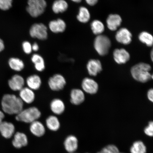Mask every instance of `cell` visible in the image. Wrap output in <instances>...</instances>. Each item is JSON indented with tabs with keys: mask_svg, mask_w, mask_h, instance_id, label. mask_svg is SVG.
Instances as JSON below:
<instances>
[{
	"mask_svg": "<svg viewBox=\"0 0 153 153\" xmlns=\"http://www.w3.org/2000/svg\"><path fill=\"white\" fill-rule=\"evenodd\" d=\"M91 30L93 33L97 36L101 35L105 30V26L103 22L98 20H95L91 22Z\"/></svg>",
	"mask_w": 153,
	"mask_h": 153,
	"instance_id": "28",
	"label": "cell"
},
{
	"mask_svg": "<svg viewBox=\"0 0 153 153\" xmlns=\"http://www.w3.org/2000/svg\"><path fill=\"white\" fill-rule=\"evenodd\" d=\"M111 45L109 38L107 36L102 35L97 36L94 42V46L96 51L101 56L108 54Z\"/></svg>",
	"mask_w": 153,
	"mask_h": 153,
	"instance_id": "5",
	"label": "cell"
},
{
	"mask_svg": "<svg viewBox=\"0 0 153 153\" xmlns=\"http://www.w3.org/2000/svg\"><path fill=\"white\" fill-rule=\"evenodd\" d=\"M87 69L89 75L95 76L102 71V65L98 60L91 59L87 63Z\"/></svg>",
	"mask_w": 153,
	"mask_h": 153,
	"instance_id": "13",
	"label": "cell"
},
{
	"mask_svg": "<svg viewBox=\"0 0 153 153\" xmlns=\"http://www.w3.org/2000/svg\"><path fill=\"white\" fill-rule=\"evenodd\" d=\"M114 60L118 64H125L129 60V53L125 49L123 48L116 49L113 52Z\"/></svg>",
	"mask_w": 153,
	"mask_h": 153,
	"instance_id": "12",
	"label": "cell"
},
{
	"mask_svg": "<svg viewBox=\"0 0 153 153\" xmlns=\"http://www.w3.org/2000/svg\"><path fill=\"white\" fill-rule=\"evenodd\" d=\"M5 49V45L3 40L0 38V52L2 51Z\"/></svg>",
	"mask_w": 153,
	"mask_h": 153,
	"instance_id": "38",
	"label": "cell"
},
{
	"mask_svg": "<svg viewBox=\"0 0 153 153\" xmlns=\"http://www.w3.org/2000/svg\"><path fill=\"white\" fill-rule=\"evenodd\" d=\"M150 56L151 59L153 62V47L151 51Z\"/></svg>",
	"mask_w": 153,
	"mask_h": 153,
	"instance_id": "40",
	"label": "cell"
},
{
	"mask_svg": "<svg viewBox=\"0 0 153 153\" xmlns=\"http://www.w3.org/2000/svg\"><path fill=\"white\" fill-rule=\"evenodd\" d=\"M13 0H0V9L3 11L9 10L12 7Z\"/></svg>",
	"mask_w": 153,
	"mask_h": 153,
	"instance_id": "32",
	"label": "cell"
},
{
	"mask_svg": "<svg viewBox=\"0 0 153 153\" xmlns=\"http://www.w3.org/2000/svg\"><path fill=\"white\" fill-rule=\"evenodd\" d=\"M70 102L75 105H79L83 103L85 100V92L82 89H72L70 94Z\"/></svg>",
	"mask_w": 153,
	"mask_h": 153,
	"instance_id": "11",
	"label": "cell"
},
{
	"mask_svg": "<svg viewBox=\"0 0 153 153\" xmlns=\"http://www.w3.org/2000/svg\"><path fill=\"white\" fill-rule=\"evenodd\" d=\"M24 103L15 95L5 94L1 99L2 110L4 113L17 115L24 109Z\"/></svg>",
	"mask_w": 153,
	"mask_h": 153,
	"instance_id": "1",
	"label": "cell"
},
{
	"mask_svg": "<svg viewBox=\"0 0 153 153\" xmlns=\"http://www.w3.org/2000/svg\"><path fill=\"white\" fill-rule=\"evenodd\" d=\"M68 7V4L65 0H55L52 5L53 12L56 14L65 12Z\"/></svg>",
	"mask_w": 153,
	"mask_h": 153,
	"instance_id": "25",
	"label": "cell"
},
{
	"mask_svg": "<svg viewBox=\"0 0 153 153\" xmlns=\"http://www.w3.org/2000/svg\"><path fill=\"white\" fill-rule=\"evenodd\" d=\"M148 97L151 102H153V89H151L148 92Z\"/></svg>",
	"mask_w": 153,
	"mask_h": 153,
	"instance_id": "35",
	"label": "cell"
},
{
	"mask_svg": "<svg viewBox=\"0 0 153 153\" xmlns=\"http://www.w3.org/2000/svg\"><path fill=\"white\" fill-rule=\"evenodd\" d=\"M66 150L69 153H74L78 148V140L75 136L70 135L66 137L64 142Z\"/></svg>",
	"mask_w": 153,
	"mask_h": 153,
	"instance_id": "19",
	"label": "cell"
},
{
	"mask_svg": "<svg viewBox=\"0 0 153 153\" xmlns=\"http://www.w3.org/2000/svg\"><path fill=\"white\" fill-rule=\"evenodd\" d=\"M79 12L76 16L78 21L82 23H87L89 22L91 18L90 13L87 7L82 6L79 7Z\"/></svg>",
	"mask_w": 153,
	"mask_h": 153,
	"instance_id": "26",
	"label": "cell"
},
{
	"mask_svg": "<svg viewBox=\"0 0 153 153\" xmlns=\"http://www.w3.org/2000/svg\"><path fill=\"white\" fill-rule=\"evenodd\" d=\"M31 60L32 62L34 65V68L37 71L42 72L45 70V61L41 55L38 53H34L32 55Z\"/></svg>",
	"mask_w": 153,
	"mask_h": 153,
	"instance_id": "23",
	"label": "cell"
},
{
	"mask_svg": "<svg viewBox=\"0 0 153 153\" xmlns=\"http://www.w3.org/2000/svg\"><path fill=\"white\" fill-rule=\"evenodd\" d=\"M26 83L29 88L33 91H37L41 87L42 81L39 76L34 74L28 76L26 79Z\"/></svg>",
	"mask_w": 153,
	"mask_h": 153,
	"instance_id": "20",
	"label": "cell"
},
{
	"mask_svg": "<svg viewBox=\"0 0 153 153\" xmlns=\"http://www.w3.org/2000/svg\"><path fill=\"white\" fill-rule=\"evenodd\" d=\"M8 64L11 69L15 71H21L25 68V64L23 61L17 57H11L10 59Z\"/></svg>",
	"mask_w": 153,
	"mask_h": 153,
	"instance_id": "27",
	"label": "cell"
},
{
	"mask_svg": "<svg viewBox=\"0 0 153 153\" xmlns=\"http://www.w3.org/2000/svg\"><path fill=\"white\" fill-rule=\"evenodd\" d=\"M146 146L141 141H135L130 148L131 153H146Z\"/></svg>",
	"mask_w": 153,
	"mask_h": 153,
	"instance_id": "30",
	"label": "cell"
},
{
	"mask_svg": "<svg viewBox=\"0 0 153 153\" xmlns=\"http://www.w3.org/2000/svg\"><path fill=\"white\" fill-rule=\"evenodd\" d=\"M8 83L11 90L14 91H20L24 87L25 81L22 76L15 74L9 80Z\"/></svg>",
	"mask_w": 153,
	"mask_h": 153,
	"instance_id": "10",
	"label": "cell"
},
{
	"mask_svg": "<svg viewBox=\"0 0 153 153\" xmlns=\"http://www.w3.org/2000/svg\"><path fill=\"white\" fill-rule=\"evenodd\" d=\"M74 2L76 3H79L81 2L82 1V0H71Z\"/></svg>",
	"mask_w": 153,
	"mask_h": 153,
	"instance_id": "41",
	"label": "cell"
},
{
	"mask_svg": "<svg viewBox=\"0 0 153 153\" xmlns=\"http://www.w3.org/2000/svg\"><path fill=\"white\" fill-rule=\"evenodd\" d=\"M15 127L11 122L3 121L0 124V133L3 137L9 139L14 134Z\"/></svg>",
	"mask_w": 153,
	"mask_h": 153,
	"instance_id": "14",
	"label": "cell"
},
{
	"mask_svg": "<svg viewBox=\"0 0 153 153\" xmlns=\"http://www.w3.org/2000/svg\"><path fill=\"white\" fill-rule=\"evenodd\" d=\"M138 38L141 43L145 44L147 46L151 47L153 45V36L149 32H141L139 34Z\"/></svg>",
	"mask_w": 153,
	"mask_h": 153,
	"instance_id": "29",
	"label": "cell"
},
{
	"mask_svg": "<svg viewBox=\"0 0 153 153\" xmlns=\"http://www.w3.org/2000/svg\"><path fill=\"white\" fill-rule=\"evenodd\" d=\"M49 28L53 33H62L66 29V24L62 19H58L51 21L49 24Z\"/></svg>",
	"mask_w": 153,
	"mask_h": 153,
	"instance_id": "16",
	"label": "cell"
},
{
	"mask_svg": "<svg viewBox=\"0 0 153 153\" xmlns=\"http://www.w3.org/2000/svg\"><path fill=\"white\" fill-rule=\"evenodd\" d=\"M66 81L64 76L60 74H56L51 76L48 81L49 87L53 91H60L64 88Z\"/></svg>",
	"mask_w": 153,
	"mask_h": 153,
	"instance_id": "7",
	"label": "cell"
},
{
	"mask_svg": "<svg viewBox=\"0 0 153 153\" xmlns=\"http://www.w3.org/2000/svg\"><path fill=\"white\" fill-rule=\"evenodd\" d=\"M82 90L90 94H94L98 91V84L95 80L89 77H86L82 80L81 83Z\"/></svg>",
	"mask_w": 153,
	"mask_h": 153,
	"instance_id": "8",
	"label": "cell"
},
{
	"mask_svg": "<svg viewBox=\"0 0 153 153\" xmlns=\"http://www.w3.org/2000/svg\"><path fill=\"white\" fill-rule=\"evenodd\" d=\"M26 10L30 16L36 18L45 12L47 7L45 0H28Z\"/></svg>",
	"mask_w": 153,
	"mask_h": 153,
	"instance_id": "4",
	"label": "cell"
},
{
	"mask_svg": "<svg viewBox=\"0 0 153 153\" xmlns=\"http://www.w3.org/2000/svg\"><path fill=\"white\" fill-rule=\"evenodd\" d=\"M50 108L53 114L56 115H60L64 112L66 107L64 101L62 100L55 98L51 101Z\"/></svg>",
	"mask_w": 153,
	"mask_h": 153,
	"instance_id": "17",
	"label": "cell"
},
{
	"mask_svg": "<svg viewBox=\"0 0 153 153\" xmlns=\"http://www.w3.org/2000/svg\"><path fill=\"white\" fill-rule=\"evenodd\" d=\"M30 130L33 135L37 137H41L45 133V126L41 122L36 120L30 124Z\"/></svg>",
	"mask_w": 153,
	"mask_h": 153,
	"instance_id": "22",
	"label": "cell"
},
{
	"mask_svg": "<svg viewBox=\"0 0 153 153\" xmlns=\"http://www.w3.org/2000/svg\"><path fill=\"white\" fill-rule=\"evenodd\" d=\"M122 21L121 17L120 15L110 14L106 19L107 26L110 30L114 31L117 30L121 25Z\"/></svg>",
	"mask_w": 153,
	"mask_h": 153,
	"instance_id": "18",
	"label": "cell"
},
{
	"mask_svg": "<svg viewBox=\"0 0 153 153\" xmlns=\"http://www.w3.org/2000/svg\"><path fill=\"white\" fill-rule=\"evenodd\" d=\"M32 51H37L39 49V46L37 43H34L32 45Z\"/></svg>",
	"mask_w": 153,
	"mask_h": 153,
	"instance_id": "37",
	"label": "cell"
},
{
	"mask_svg": "<svg viewBox=\"0 0 153 153\" xmlns=\"http://www.w3.org/2000/svg\"><path fill=\"white\" fill-rule=\"evenodd\" d=\"M132 35L131 32L126 28H122L116 32L115 38L118 43L124 45H128L131 43Z\"/></svg>",
	"mask_w": 153,
	"mask_h": 153,
	"instance_id": "9",
	"label": "cell"
},
{
	"mask_svg": "<svg viewBox=\"0 0 153 153\" xmlns=\"http://www.w3.org/2000/svg\"><path fill=\"white\" fill-rule=\"evenodd\" d=\"M19 91V97L24 102L30 104L35 100V93L33 91L28 87H24Z\"/></svg>",
	"mask_w": 153,
	"mask_h": 153,
	"instance_id": "15",
	"label": "cell"
},
{
	"mask_svg": "<svg viewBox=\"0 0 153 153\" xmlns=\"http://www.w3.org/2000/svg\"><path fill=\"white\" fill-rule=\"evenodd\" d=\"M102 153H119V149L114 145H109L105 146L100 151Z\"/></svg>",
	"mask_w": 153,
	"mask_h": 153,
	"instance_id": "31",
	"label": "cell"
},
{
	"mask_svg": "<svg viewBox=\"0 0 153 153\" xmlns=\"http://www.w3.org/2000/svg\"><path fill=\"white\" fill-rule=\"evenodd\" d=\"M4 117V112L3 111L0 110V124L3 121V120Z\"/></svg>",
	"mask_w": 153,
	"mask_h": 153,
	"instance_id": "39",
	"label": "cell"
},
{
	"mask_svg": "<svg viewBox=\"0 0 153 153\" xmlns=\"http://www.w3.org/2000/svg\"></svg>",
	"mask_w": 153,
	"mask_h": 153,
	"instance_id": "45",
	"label": "cell"
},
{
	"mask_svg": "<svg viewBox=\"0 0 153 153\" xmlns=\"http://www.w3.org/2000/svg\"><path fill=\"white\" fill-rule=\"evenodd\" d=\"M151 78H152V79H153V74H152V76H151Z\"/></svg>",
	"mask_w": 153,
	"mask_h": 153,
	"instance_id": "42",
	"label": "cell"
},
{
	"mask_svg": "<svg viewBox=\"0 0 153 153\" xmlns=\"http://www.w3.org/2000/svg\"><path fill=\"white\" fill-rule=\"evenodd\" d=\"M144 131L147 135L153 137V121L149 122L148 125L145 128Z\"/></svg>",
	"mask_w": 153,
	"mask_h": 153,
	"instance_id": "34",
	"label": "cell"
},
{
	"mask_svg": "<svg viewBox=\"0 0 153 153\" xmlns=\"http://www.w3.org/2000/svg\"><path fill=\"white\" fill-rule=\"evenodd\" d=\"M97 153H102L100 152H97Z\"/></svg>",
	"mask_w": 153,
	"mask_h": 153,
	"instance_id": "43",
	"label": "cell"
},
{
	"mask_svg": "<svg viewBox=\"0 0 153 153\" xmlns=\"http://www.w3.org/2000/svg\"><path fill=\"white\" fill-rule=\"evenodd\" d=\"M41 111L37 107H30L22 110L16 115L15 119L18 121L31 123L41 117Z\"/></svg>",
	"mask_w": 153,
	"mask_h": 153,
	"instance_id": "3",
	"label": "cell"
},
{
	"mask_svg": "<svg viewBox=\"0 0 153 153\" xmlns=\"http://www.w3.org/2000/svg\"><path fill=\"white\" fill-rule=\"evenodd\" d=\"M22 48L24 52L27 54H30L32 52V45L29 42H24L22 43Z\"/></svg>",
	"mask_w": 153,
	"mask_h": 153,
	"instance_id": "33",
	"label": "cell"
},
{
	"mask_svg": "<svg viewBox=\"0 0 153 153\" xmlns=\"http://www.w3.org/2000/svg\"><path fill=\"white\" fill-rule=\"evenodd\" d=\"M45 123L48 128L52 131H58L60 127V120L55 115H51L48 117L46 120Z\"/></svg>",
	"mask_w": 153,
	"mask_h": 153,
	"instance_id": "24",
	"label": "cell"
},
{
	"mask_svg": "<svg viewBox=\"0 0 153 153\" xmlns=\"http://www.w3.org/2000/svg\"><path fill=\"white\" fill-rule=\"evenodd\" d=\"M30 37L40 40H45L48 37V28L43 23L32 25L29 31Z\"/></svg>",
	"mask_w": 153,
	"mask_h": 153,
	"instance_id": "6",
	"label": "cell"
},
{
	"mask_svg": "<svg viewBox=\"0 0 153 153\" xmlns=\"http://www.w3.org/2000/svg\"><path fill=\"white\" fill-rule=\"evenodd\" d=\"M28 140L27 137L24 133L18 132L14 135L12 144L15 148L20 149L27 145Z\"/></svg>",
	"mask_w": 153,
	"mask_h": 153,
	"instance_id": "21",
	"label": "cell"
},
{
	"mask_svg": "<svg viewBox=\"0 0 153 153\" xmlns=\"http://www.w3.org/2000/svg\"><path fill=\"white\" fill-rule=\"evenodd\" d=\"M85 1L88 5L93 6L97 4L98 0H85Z\"/></svg>",
	"mask_w": 153,
	"mask_h": 153,
	"instance_id": "36",
	"label": "cell"
},
{
	"mask_svg": "<svg viewBox=\"0 0 153 153\" xmlns=\"http://www.w3.org/2000/svg\"><path fill=\"white\" fill-rule=\"evenodd\" d=\"M151 68L150 65L143 62L139 63L131 68V75L136 81L146 83L152 78V75L150 73Z\"/></svg>",
	"mask_w": 153,
	"mask_h": 153,
	"instance_id": "2",
	"label": "cell"
},
{
	"mask_svg": "<svg viewBox=\"0 0 153 153\" xmlns=\"http://www.w3.org/2000/svg\"><path fill=\"white\" fill-rule=\"evenodd\" d=\"M119 153H120V152Z\"/></svg>",
	"mask_w": 153,
	"mask_h": 153,
	"instance_id": "44",
	"label": "cell"
}]
</instances>
